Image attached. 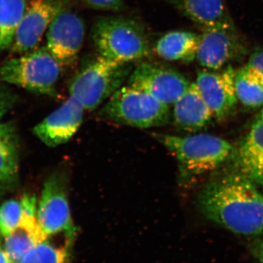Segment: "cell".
Listing matches in <instances>:
<instances>
[{
    "label": "cell",
    "mask_w": 263,
    "mask_h": 263,
    "mask_svg": "<svg viewBox=\"0 0 263 263\" xmlns=\"http://www.w3.org/2000/svg\"><path fill=\"white\" fill-rule=\"evenodd\" d=\"M208 219L237 234L263 232V196L245 175H230L209 183L200 199Z\"/></svg>",
    "instance_id": "obj_1"
},
{
    "label": "cell",
    "mask_w": 263,
    "mask_h": 263,
    "mask_svg": "<svg viewBox=\"0 0 263 263\" xmlns=\"http://www.w3.org/2000/svg\"><path fill=\"white\" fill-rule=\"evenodd\" d=\"M91 39L100 56L120 63L140 61L150 53L146 31L133 19L108 16L99 18Z\"/></svg>",
    "instance_id": "obj_2"
},
{
    "label": "cell",
    "mask_w": 263,
    "mask_h": 263,
    "mask_svg": "<svg viewBox=\"0 0 263 263\" xmlns=\"http://www.w3.org/2000/svg\"><path fill=\"white\" fill-rule=\"evenodd\" d=\"M130 63H120L100 56L86 60L71 80L70 96L85 110H95L122 88L133 72Z\"/></svg>",
    "instance_id": "obj_3"
},
{
    "label": "cell",
    "mask_w": 263,
    "mask_h": 263,
    "mask_svg": "<svg viewBox=\"0 0 263 263\" xmlns=\"http://www.w3.org/2000/svg\"><path fill=\"white\" fill-rule=\"evenodd\" d=\"M100 117L130 127H160L168 122L169 105L133 86H124L105 102Z\"/></svg>",
    "instance_id": "obj_4"
},
{
    "label": "cell",
    "mask_w": 263,
    "mask_h": 263,
    "mask_svg": "<svg viewBox=\"0 0 263 263\" xmlns=\"http://www.w3.org/2000/svg\"><path fill=\"white\" fill-rule=\"evenodd\" d=\"M155 138L176 157L183 172L200 175L212 171L228 160L233 147L209 134L180 137L155 134Z\"/></svg>",
    "instance_id": "obj_5"
},
{
    "label": "cell",
    "mask_w": 263,
    "mask_h": 263,
    "mask_svg": "<svg viewBox=\"0 0 263 263\" xmlns=\"http://www.w3.org/2000/svg\"><path fill=\"white\" fill-rule=\"evenodd\" d=\"M61 71L62 65L46 47L37 48L0 66V82L53 96Z\"/></svg>",
    "instance_id": "obj_6"
},
{
    "label": "cell",
    "mask_w": 263,
    "mask_h": 263,
    "mask_svg": "<svg viewBox=\"0 0 263 263\" xmlns=\"http://www.w3.org/2000/svg\"><path fill=\"white\" fill-rule=\"evenodd\" d=\"M129 86L148 93L166 105L175 103L188 89L187 79L171 67L143 62L133 70Z\"/></svg>",
    "instance_id": "obj_7"
},
{
    "label": "cell",
    "mask_w": 263,
    "mask_h": 263,
    "mask_svg": "<svg viewBox=\"0 0 263 263\" xmlns=\"http://www.w3.org/2000/svg\"><path fill=\"white\" fill-rule=\"evenodd\" d=\"M37 219L40 228L47 237L63 232H76L65 176L53 174L45 182L37 205Z\"/></svg>",
    "instance_id": "obj_8"
},
{
    "label": "cell",
    "mask_w": 263,
    "mask_h": 263,
    "mask_svg": "<svg viewBox=\"0 0 263 263\" xmlns=\"http://www.w3.org/2000/svg\"><path fill=\"white\" fill-rule=\"evenodd\" d=\"M68 5L69 0H30L17 29L12 51L26 53L34 49L55 17Z\"/></svg>",
    "instance_id": "obj_9"
},
{
    "label": "cell",
    "mask_w": 263,
    "mask_h": 263,
    "mask_svg": "<svg viewBox=\"0 0 263 263\" xmlns=\"http://www.w3.org/2000/svg\"><path fill=\"white\" fill-rule=\"evenodd\" d=\"M247 48L235 27L203 29L200 34L197 60L209 70H219L230 62L243 57Z\"/></svg>",
    "instance_id": "obj_10"
},
{
    "label": "cell",
    "mask_w": 263,
    "mask_h": 263,
    "mask_svg": "<svg viewBox=\"0 0 263 263\" xmlns=\"http://www.w3.org/2000/svg\"><path fill=\"white\" fill-rule=\"evenodd\" d=\"M84 23L68 8L62 10L50 24L46 48L62 66L74 64L82 47Z\"/></svg>",
    "instance_id": "obj_11"
},
{
    "label": "cell",
    "mask_w": 263,
    "mask_h": 263,
    "mask_svg": "<svg viewBox=\"0 0 263 263\" xmlns=\"http://www.w3.org/2000/svg\"><path fill=\"white\" fill-rule=\"evenodd\" d=\"M85 109L76 99L70 98L33 129L34 136L49 147L70 141L81 127Z\"/></svg>",
    "instance_id": "obj_12"
},
{
    "label": "cell",
    "mask_w": 263,
    "mask_h": 263,
    "mask_svg": "<svg viewBox=\"0 0 263 263\" xmlns=\"http://www.w3.org/2000/svg\"><path fill=\"white\" fill-rule=\"evenodd\" d=\"M235 74L231 66L220 72L208 70L197 72L195 84L213 116L217 119L227 117L236 105Z\"/></svg>",
    "instance_id": "obj_13"
},
{
    "label": "cell",
    "mask_w": 263,
    "mask_h": 263,
    "mask_svg": "<svg viewBox=\"0 0 263 263\" xmlns=\"http://www.w3.org/2000/svg\"><path fill=\"white\" fill-rule=\"evenodd\" d=\"M24 214L18 227L4 238L3 248L11 263H20L31 249L46 239L37 219L36 198L24 196L22 199Z\"/></svg>",
    "instance_id": "obj_14"
},
{
    "label": "cell",
    "mask_w": 263,
    "mask_h": 263,
    "mask_svg": "<svg viewBox=\"0 0 263 263\" xmlns=\"http://www.w3.org/2000/svg\"><path fill=\"white\" fill-rule=\"evenodd\" d=\"M203 29L235 27L223 0H162Z\"/></svg>",
    "instance_id": "obj_15"
},
{
    "label": "cell",
    "mask_w": 263,
    "mask_h": 263,
    "mask_svg": "<svg viewBox=\"0 0 263 263\" xmlns=\"http://www.w3.org/2000/svg\"><path fill=\"white\" fill-rule=\"evenodd\" d=\"M173 116L177 127L190 132L205 127L214 117L195 83L175 103Z\"/></svg>",
    "instance_id": "obj_16"
},
{
    "label": "cell",
    "mask_w": 263,
    "mask_h": 263,
    "mask_svg": "<svg viewBox=\"0 0 263 263\" xmlns=\"http://www.w3.org/2000/svg\"><path fill=\"white\" fill-rule=\"evenodd\" d=\"M242 174L263 186V110L239 150Z\"/></svg>",
    "instance_id": "obj_17"
},
{
    "label": "cell",
    "mask_w": 263,
    "mask_h": 263,
    "mask_svg": "<svg viewBox=\"0 0 263 263\" xmlns=\"http://www.w3.org/2000/svg\"><path fill=\"white\" fill-rule=\"evenodd\" d=\"M200 34L188 31H172L157 41L155 51L167 61L190 63L196 59Z\"/></svg>",
    "instance_id": "obj_18"
},
{
    "label": "cell",
    "mask_w": 263,
    "mask_h": 263,
    "mask_svg": "<svg viewBox=\"0 0 263 263\" xmlns=\"http://www.w3.org/2000/svg\"><path fill=\"white\" fill-rule=\"evenodd\" d=\"M76 232L48 236L29 251L20 263H69Z\"/></svg>",
    "instance_id": "obj_19"
},
{
    "label": "cell",
    "mask_w": 263,
    "mask_h": 263,
    "mask_svg": "<svg viewBox=\"0 0 263 263\" xmlns=\"http://www.w3.org/2000/svg\"><path fill=\"white\" fill-rule=\"evenodd\" d=\"M18 171V141L11 122H0V190L14 182Z\"/></svg>",
    "instance_id": "obj_20"
},
{
    "label": "cell",
    "mask_w": 263,
    "mask_h": 263,
    "mask_svg": "<svg viewBox=\"0 0 263 263\" xmlns=\"http://www.w3.org/2000/svg\"><path fill=\"white\" fill-rule=\"evenodd\" d=\"M27 5L26 0H0V52L13 45Z\"/></svg>",
    "instance_id": "obj_21"
},
{
    "label": "cell",
    "mask_w": 263,
    "mask_h": 263,
    "mask_svg": "<svg viewBox=\"0 0 263 263\" xmlns=\"http://www.w3.org/2000/svg\"><path fill=\"white\" fill-rule=\"evenodd\" d=\"M235 91L240 103L251 108L263 105V79L248 68H240L235 74Z\"/></svg>",
    "instance_id": "obj_22"
},
{
    "label": "cell",
    "mask_w": 263,
    "mask_h": 263,
    "mask_svg": "<svg viewBox=\"0 0 263 263\" xmlns=\"http://www.w3.org/2000/svg\"><path fill=\"white\" fill-rule=\"evenodd\" d=\"M24 214L22 200H9L0 205V236H8L18 227Z\"/></svg>",
    "instance_id": "obj_23"
},
{
    "label": "cell",
    "mask_w": 263,
    "mask_h": 263,
    "mask_svg": "<svg viewBox=\"0 0 263 263\" xmlns=\"http://www.w3.org/2000/svg\"><path fill=\"white\" fill-rule=\"evenodd\" d=\"M17 97L4 84H0V122L16 103Z\"/></svg>",
    "instance_id": "obj_24"
},
{
    "label": "cell",
    "mask_w": 263,
    "mask_h": 263,
    "mask_svg": "<svg viewBox=\"0 0 263 263\" xmlns=\"http://www.w3.org/2000/svg\"><path fill=\"white\" fill-rule=\"evenodd\" d=\"M93 9L121 11L124 9L123 0H82Z\"/></svg>",
    "instance_id": "obj_25"
},
{
    "label": "cell",
    "mask_w": 263,
    "mask_h": 263,
    "mask_svg": "<svg viewBox=\"0 0 263 263\" xmlns=\"http://www.w3.org/2000/svg\"><path fill=\"white\" fill-rule=\"evenodd\" d=\"M246 66L263 79V48H257L252 53Z\"/></svg>",
    "instance_id": "obj_26"
},
{
    "label": "cell",
    "mask_w": 263,
    "mask_h": 263,
    "mask_svg": "<svg viewBox=\"0 0 263 263\" xmlns=\"http://www.w3.org/2000/svg\"><path fill=\"white\" fill-rule=\"evenodd\" d=\"M0 263H11L5 253L3 245L0 243Z\"/></svg>",
    "instance_id": "obj_27"
},
{
    "label": "cell",
    "mask_w": 263,
    "mask_h": 263,
    "mask_svg": "<svg viewBox=\"0 0 263 263\" xmlns=\"http://www.w3.org/2000/svg\"><path fill=\"white\" fill-rule=\"evenodd\" d=\"M255 253L257 258L259 259L261 262L263 263V243L259 245V247L255 250Z\"/></svg>",
    "instance_id": "obj_28"
},
{
    "label": "cell",
    "mask_w": 263,
    "mask_h": 263,
    "mask_svg": "<svg viewBox=\"0 0 263 263\" xmlns=\"http://www.w3.org/2000/svg\"><path fill=\"white\" fill-rule=\"evenodd\" d=\"M0 193H1V190H0Z\"/></svg>",
    "instance_id": "obj_29"
}]
</instances>
